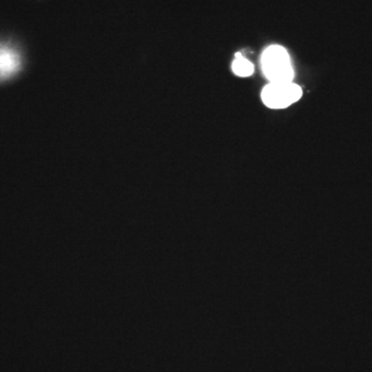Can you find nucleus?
Segmentation results:
<instances>
[{
    "label": "nucleus",
    "mask_w": 372,
    "mask_h": 372,
    "mask_svg": "<svg viewBox=\"0 0 372 372\" xmlns=\"http://www.w3.org/2000/svg\"><path fill=\"white\" fill-rule=\"evenodd\" d=\"M262 68L270 83L293 82L294 70L291 58L283 46H271L266 49L262 56Z\"/></svg>",
    "instance_id": "1"
},
{
    "label": "nucleus",
    "mask_w": 372,
    "mask_h": 372,
    "mask_svg": "<svg viewBox=\"0 0 372 372\" xmlns=\"http://www.w3.org/2000/svg\"><path fill=\"white\" fill-rule=\"evenodd\" d=\"M302 97L300 86L293 82L269 83L262 92L263 103L268 108H285L298 101Z\"/></svg>",
    "instance_id": "2"
},
{
    "label": "nucleus",
    "mask_w": 372,
    "mask_h": 372,
    "mask_svg": "<svg viewBox=\"0 0 372 372\" xmlns=\"http://www.w3.org/2000/svg\"><path fill=\"white\" fill-rule=\"evenodd\" d=\"M19 68L20 58L16 51L8 46H0V80L13 76Z\"/></svg>",
    "instance_id": "3"
},
{
    "label": "nucleus",
    "mask_w": 372,
    "mask_h": 372,
    "mask_svg": "<svg viewBox=\"0 0 372 372\" xmlns=\"http://www.w3.org/2000/svg\"><path fill=\"white\" fill-rule=\"evenodd\" d=\"M232 72L239 77H249L254 74V66L249 61L244 57L235 58L232 64Z\"/></svg>",
    "instance_id": "4"
}]
</instances>
